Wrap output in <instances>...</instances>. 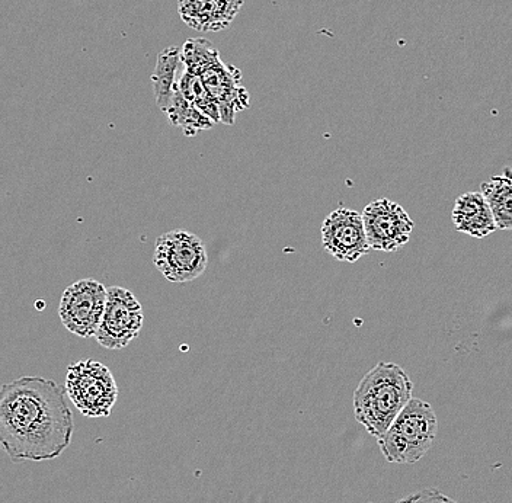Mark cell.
Returning a JSON list of instances; mask_svg holds the SVG:
<instances>
[{"instance_id":"cell-1","label":"cell","mask_w":512,"mask_h":503,"mask_svg":"<svg viewBox=\"0 0 512 503\" xmlns=\"http://www.w3.org/2000/svg\"><path fill=\"white\" fill-rule=\"evenodd\" d=\"M75 422L59 384L21 377L0 392V442L15 463L51 461L72 444Z\"/></svg>"},{"instance_id":"cell-2","label":"cell","mask_w":512,"mask_h":503,"mask_svg":"<svg viewBox=\"0 0 512 503\" xmlns=\"http://www.w3.org/2000/svg\"><path fill=\"white\" fill-rule=\"evenodd\" d=\"M414 383L392 362H379L361 378L352 397L355 419L371 437H382L411 402Z\"/></svg>"},{"instance_id":"cell-3","label":"cell","mask_w":512,"mask_h":503,"mask_svg":"<svg viewBox=\"0 0 512 503\" xmlns=\"http://www.w3.org/2000/svg\"><path fill=\"white\" fill-rule=\"evenodd\" d=\"M185 69L203 80L208 94L219 105L222 123L235 124L238 112L251 107L248 91L242 86V73L223 62L219 50L206 38H191L182 47Z\"/></svg>"},{"instance_id":"cell-4","label":"cell","mask_w":512,"mask_h":503,"mask_svg":"<svg viewBox=\"0 0 512 503\" xmlns=\"http://www.w3.org/2000/svg\"><path fill=\"white\" fill-rule=\"evenodd\" d=\"M438 434V419L428 402L414 399L399 413L390 428L377 438L387 463H418L431 450Z\"/></svg>"},{"instance_id":"cell-5","label":"cell","mask_w":512,"mask_h":503,"mask_svg":"<svg viewBox=\"0 0 512 503\" xmlns=\"http://www.w3.org/2000/svg\"><path fill=\"white\" fill-rule=\"evenodd\" d=\"M66 392L86 418H108L118 399V387L110 368L94 360L69 365Z\"/></svg>"},{"instance_id":"cell-6","label":"cell","mask_w":512,"mask_h":503,"mask_svg":"<svg viewBox=\"0 0 512 503\" xmlns=\"http://www.w3.org/2000/svg\"><path fill=\"white\" fill-rule=\"evenodd\" d=\"M153 264L171 283H191L206 271L208 253L203 240L194 233L171 230L156 239Z\"/></svg>"},{"instance_id":"cell-7","label":"cell","mask_w":512,"mask_h":503,"mask_svg":"<svg viewBox=\"0 0 512 503\" xmlns=\"http://www.w3.org/2000/svg\"><path fill=\"white\" fill-rule=\"evenodd\" d=\"M107 300L108 288L92 278L69 285L59 304V316L64 328L79 338L96 336L104 319Z\"/></svg>"},{"instance_id":"cell-8","label":"cell","mask_w":512,"mask_h":503,"mask_svg":"<svg viewBox=\"0 0 512 503\" xmlns=\"http://www.w3.org/2000/svg\"><path fill=\"white\" fill-rule=\"evenodd\" d=\"M144 315L140 301L127 288H108L104 319L96 332V341L104 348L117 351L126 348L143 329Z\"/></svg>"},{"instance_id":"cell-9","label":"cell","mask_w":512,"mask_h":503,"mask_svg":"<svg viewBox=\"0 0 512 503\" xmlns=\"http://www.w3.org/2000/svg\"><path fill=\"white\" fill-rule=\"evenodd\" d=\"M370 248L377 252H395L411 240L415 223L402 205L395 201H371L363 211Z\"/></svg>"},{"instance_id":"cell-10","label":"cell","mask_w":512,"mask_h":503,"mask_svg":"<svg viewBox=\"0 0 512 503\" xmlns=\"http://www.w3.org/2000/svg\"><path fill=\"white\" fill-rule=\"evenodd\" d=\"M322 245L329 255L354 264L371 251L363 214L350 208L332 211L322 224Z\"/></svg>"},{"instance_id":"cell-11","label":"cell","mask_w":512,"mask_h":503,"mask_svg":"<svg viewBox=\"0 0 512 503\" xmlns=\"http://www.w3.org/2000/svg\"><path fill=\"white\" fill-rule=\"evenodd\" d=\"M245 0H178L182 22L192 30L219 32L235 21Z\"/></svg>"},{"instance_id":"cell-12","label":"cell","mask_w":512,"mask_h":503,"mask_svg":"<svg viewBox=\"0 0 512 503\" xmlns=\"http://www.w3.org/2000/svg\"><path fill=\"white\" fill-rule=\"evenodd\" d=\"M454 227L464 235L483 239L498 230L494 214L482 192L460 195L451 213Z\"/></svg>"},{"instance_id":"cell-13","label":"cell","mask_w":512,"mask_h":503,"mask_svg":"<svg viewBox=\"0 0 512 503\" xmlns=\"http://www.w3.org/2000/svg\"><path fill=\"white\" fill-rule=\"evenodd\" d=\"M182 66V48L168 47L160 51L155 72L152 75L153 92L160 111L168 112L178 83L176 72Z\"/></svg>"},{"instance_id":"cell-14","label":"cell","mask_w":512,"mask_h":503,"mask_svg":"<svg viewBox=\"0 0 512 503\" xmlns=\"http://www.w3.org/2000/svg\"><path fill=\"white\" fill-rule=\"evenodd\" d=\"M482 192L494 214L498 230H512V172L494 176L483 182Z\"/></svg>"},{"instance_id":"cell-15","label":"cell","mask_w":512,"mask_h":503,"mask_svg":"<svg viewBox=\"0 0 512 503\" xmlns=\"http://www.w3.org/2000/svg\"><path fill=\"white\" fill-rule=\"evenodd\" d=\"M166 115L171 120L172 126L181 127L188 137L195 136L201 130H210L216 124L203 111L198 110L194 104L185 99L179 92L178 86H175L174 99Z\"/></svg>"},{"instance_id":"cell-16","label":"cell","mask_w":512,"mask_h":503,"mask_svg":"<svg viewBox=\"0 0 512 503\" xmlns=\"http://www.w3.org/2000/svg\"><path fill=\"white\" fill-rule=\"evenodd\" d=\"M176 86H178L179 92H181L185 99H188L191 104H194L198 110L203 111L214 123H222L219 105H217L216 101L208 94L203 80L198 78L197 75H194V73L184 67Z\"/></svg>"},{"instance_id":"cell-17","label":"cell","mask_w":512,"mask_h":503,"mask_svg":"<svg viewBox=\"0 0 512 503\" xmlns=\"http://www.w3.org/2000/svg\"><path fill=\"white\" fill-rule=\"evenodd\" d=\"M395 503H459L448 498L443 492L438 489H424L419 492L412 493L406 498L400 499Z\"/></svg>"}]
</instances>
